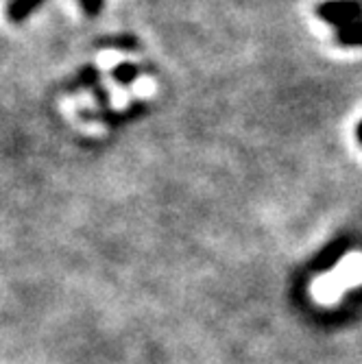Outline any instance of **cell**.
Returning a JSON list of instances; mask_svg holds the SVG:
<instances>
[{
    "label": "cell",
    "mask_w": 362,
    "mask_h": 364,
    "mask_svg": "<svg viewBox=\"0 0 362 364\" xmlns=\"http://www.w3.org/2000/svg\"><path fill=\"white\" fill-rule=\"evenodd\" d=\"M362 286V253H347L332 271L312 279L310 296L316 306H336L349 288Z\"/></svg>",
    "instance_id": "6da1fadb"
},
{
    "label": "cell",
    "mask_w": 362,
    "mask_h": 364,
    "mask_svg": "<svg viewBox=\"0 0 362 364\" xmlns=\"http://www.w3.org/2000/svg\"><path fill=\"white\" fill-rule=\"evenodd\" d=\"M316 16L334 28H343L362 20V0H325L316 5Z\"/></svg>",
    "instance_id": "7a4b0ae2"
},
{
    "label": "cell",
    "mask_w": 362,
    "mask_h": 364,
    "mask_svg": "<svg viewBox=\"0 0 362 364\" xmlns=\"http://www.w3.org/2000/svg\"><path fill=\"white\" fill-rule=\"evenodd\" d=\"M334 40H336V44L347 46V48L362 46V20L351 22V24H347V26H343V28H336Z\"/></svg>",
    "instance_id": "3957f363"
},
{
    "label": "cell",
    "mask_w": 362,
    "mask_h": 364,
    "mask_svg": "<svg viewBox=\"0 0 362 364\" xmlns=\"http://www.w3.org/2000/svg\"><path fill=\"white\" fill-rule=\"evenodd\" d=\"M356 136H358V142L362 144V122L358 124V129H356Z\"/></svg>",
    "instance_id": "277c9868"
}]
</instances>
